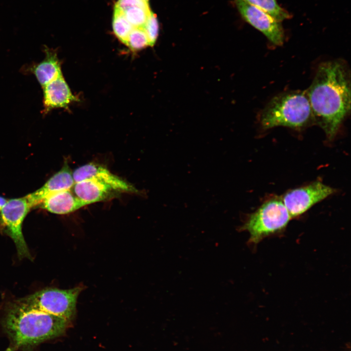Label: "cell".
<instances>
[{"label": "cell", "instance_id": "cell-1", "mask_svg": "<svg viewBox=\"0 0 351 351\" xmlns=\"http://www.w3.org/2000/svg\"><path fill=\"white\" fill-rule=\"evenodd\" d=\"M350 73L343 60L325 61L318 66L307 91L314 121L332 139L351 109Z\"/></svg>", "mask_w": 351, "mask_h": 351}, {"label": "cell", "instance_id": "cell-23", "mask_svg": "<svg viewBox=\"0 0 351 351\" xmlns=\"http://www.w3.org/2000/svg\"><path fill=\"white\" fill-rule=\"evenodd\" d=\"M143 0L144 1H145V2L149 3V0Z\"/></svg>", "mask_w": 351, "mask_h": 351}, {"label": "cell", "instance_id": "cell-20", "mask_svg": "<svg viewBox=\"0 0 351 351\" xmlns=\"http://www.w3.org/2000/svg\"><path fill=\"white\" fill-rule=\"evenodd\" d=\"M115 6L122 11L134 7L150 9L149 3L142 0H118Z\"/></svg>", "mask_w": 351, "mask_h": 351}, {"label": "cell", "instance_id": "cell-19", "mask_svg": "<svg viewBox=\"0 0 351 351\" xmlns=\"http://www.w3.org/2000/svg\"><path fill=\"white\" fill-rule=\"evenodd\" d=\"M143 29L147 37L149 46H153L158 36L159 24L156 15L152 12H151Z\"/></svg>", "mask_w": 351, "mask_h": 351}, {"label": "cell", "instance_id": "cell-3", "mask_svg": "<svg viewBox=\"0 0 351 351\" xmlns=\"http://www.w3.org/2000/svg\"><path fill=\"white\" fill-rule=\"evenodd\" d=\"M314 121L307 91H294L273 97L265 107L260 116L263 129L286 126L303 128Z\"/></svg>", "mask_w": 351, "mask_h": 351}, {"label": "cell", "instance_id": "cell-15", "mask_svg": "<svg viewBox=\"0 0 351 351\" xmlns=\"http://www.w3.org/2000/svg\"><path fill=\"white\" fill-rule=\"evenodd\" d=\"M243 0L265 12L279 21L290 17L288 11L280 6L276 0Z\"/></svg>", "mask_w": 351, "mask_h": 351}, {"label": "cell", "instance_id": "cell-12", "mask_svg": "<svg viewBox=\"0 0 351 351\" xmlns=\"http://www.w3.org/2000/svg\"><path fill=\"white\" fill-rule=\"evenodd\" d=\"M71 190L87 205L109 200L118 193L106 184L93 180L75 182Z\"/></svg>", "mask_w": 351, "mask_h": 351}, {"label": "cell", "instance_id": "cell-21", "mask_svg": "<svg viewBox=\"0 0 351 351\" xmlns=\"http://www.w3.org/2000/svg\"><path fill=\"white\" fill-rule=\"evenodd\" d=\"M6 201L7 200L4 197L0 196V210Z\"/></svg>", "mask_w": 351, "mask_h": 351}, {"label": "cell", "instance_id": "cell-22", "mask_svg": "<svg viewBox=\"0 0 351 351\" xmlns=\"http://www.w3.org/2000/svg\"><path fill=\"white\" fill-rule=\"evenodd\" d=\"M15 349H15V348H14L13 347H10V348H7V349H6L5 351H15Z\"/></svg>", "mask_w": 351, "mask_h": 351}, {"label": "cell", "instance_id": "cell-18", "mask_svg": "<svg viewBox=\"0 0 351 351\" xmlns=\"http://www.w3.org/2000/svg\"><path fill=\"white\" fill-rule=\"evenodd\" d=\"M126 45L135 51L142 49L149 45L144 29L142 28H133L128 36Z\"/></svg>", "mask_w": 351, "mask_h": 351}, {"label": "cell", "instance_id": "cell-8", "mask_svg": "<svg viewBox=\"0 0 351 351\" xmlns=\"http://www.w3.org/2000/svg\"><path fill=\"white\" fill-rule=\"evenodd\" d=\"M235 3L239 12L248 23L261 32L273 44L281 46L283 44L284 33L281 21L243 0H235Z\"/></svg>", "mask_w": 351, "mask_h": 351}, {"label": "cell", "instance_id": "cell-16", "mask_svg": "<svg viewBox=\"0 0 351 351\" xmlns=\"http://www.w3.org/2000/svg\"><path fill=\"white\" fill-rule=\"evenodd\" d=\"M112 26L116 36L126 45L128 36L134 27L127 20L123 11L115 6H114Z\"/></svg>", "mask_w": 351, "mask_h": 351}, {"label": "cell", "instance_id": "cell-6", "mask_svg": "<svg viewBox=\"0 0 351 351\" xmlns=\"http://www.w3.org/2000/svg\"><path fill=\"white\" fill-rule=\"evenodd\" d=\"M31 208L24 196L7 200L0 210L1 223L14 241L20 258H32L21 229L23 220Z\"/></svg>", "mask_w": 351, "mask_h": 351}, {"label": "cell", "instance_id": "cell-5", "mask_svg": "<svg viewBox=\"0 0 351 351\" xmlns=\"http://www.w3.org/2000/svg\"><path fill=\"white\" fill-rule=\"evenodd\" d=\"M82 286L68 290L47 288L18 300L25 305L69 321L76 312Z\"/></svg>", "mask_w": 351, "mask_h": 351}, {"label": "cell", "instance_id": "cell-17", "mask_svg": "<svg viewBox=\"0 0 351 351\" xmlns=\"http://www.w3.org/2000/svg\"><path fill=\"white\" fill-rule=\"evenodd\" d=\"M152 11L140 7H134L123 11L134 28H143Z\"/></svg>", "mask_w": 351, "mask_h": 351}, {"label": "cell", "instance_id": "cell-2", "mask_svg": "<svg viewBox=\"0 0 351 351\" xmlns=\"http://www.w3.org/2000/svg\"><path fill=\"white\" fill-rule=\"evenodd\" d=\"M68 321L17 300L6 308L1 326L14 348L27 350L62 334Z\"/></svg>", "mask_w": 351, "mask_h": 351}, {"label": "cell", "instance_id": "cell-4", "mask_svg": "<svg viewBox=\"0 0 351 351\" xmlns=\"http://www.w3.org/2000/svg\"><path fill=\"white\" fill-rule=\"evenodd\" d=\"M291 218L282 200L272 199L249 214L237 231L248 232V243L255 245L265 237L284 230Z\"/></svg>", "mask_w": 351, "mask_h": 351}, {"label": "cell", "instance_id": "cell-14", "mask_svg": "<svg viewBox=\"0 0 351 351\" xmlns=\"http://www.w3.org/2000/svg\"><path fill=\"white\" fill-rule=\"evenodd\" d=\"M44 52L45 58L41 61L30 65L26 69L35 76L42 87L62 75L56 51L45 47Z\"/></svg>", "mask_w": 351, "mask_h": 351}, {"label": "cell", "instance_id": "cell-11", "mask_svg": "<svg viewBox=\"0 0 351 351\" xmlns=\"http://www.w3.org/2000/svg\"><path fill=\"white\" fill-rule=\"evenodd\" d=\"M75 183L73 171L68 163L65 162L61 169L52 176L41 187L25 197L31 208L36 207L44 198L51 194L71 190Z\"/></svg>", "mask_w": 351, "mask_h": 351}, {"label": "cell", "instance_id": "cell-13", "mask_svg": "<svg viewBox=\"0 0 351 351\" xmlns=\"http://www.w3.org/2000/svg\"><path fill=\"white\" fill-rule=\"evenodd\" d=\"M87 205L78 199L72 190L57 192L44 198L37 206L48 212L58 214L74 212Z\"/></svg>", "mask_w": 351, "mask_h": 351}, {"label": "cell", "instance_id": "cell-10", "mask_svg": "<svg viewBox=\"0 0 351 351\" xmlns=\"http://www.w3.org/2000/svg\"><path fill=\"white\" fill-rule=\"evenodd\" d=\"M43 89V110L47 114L57 108L68 109L69 105L78 100L72 93L63 76H61L42 87Z\"/></svg>", "mask_w": 351, "mask_h": 351}, {"label": "cell", "instance_id": "cell-7", "mask_svg": "<svg viewBox=\"0 0 351 351\" xmlns=\"http://www.w3.org/2000/svg\"><path fill=\"white\" fill-rule=\"evenodd\" d=\"M335 192V189L316 181L289 191L282 201L291 217L299 216Z\"/></svg>", "mask_w": 351, "mask_h": 351}, {"label": "cell", "instance_id": "cell-9", "mask_svg": "<svg viewBox=\"0 0 351 351\" xmlns=\"http://www.w3.org/2000/svg\"><path fill=\"white\" fill-rule=\"evenodd\" d=\"M75 182L93 180L106 184L118 192L137 193L133 185L112 173L107 168L95 162H89L73 171Z\"/></svg>", "mask_w": 351, "mask_h": 351}]
</instances>
